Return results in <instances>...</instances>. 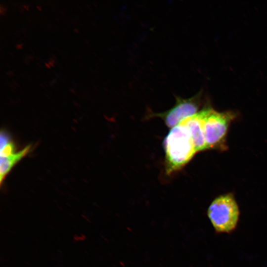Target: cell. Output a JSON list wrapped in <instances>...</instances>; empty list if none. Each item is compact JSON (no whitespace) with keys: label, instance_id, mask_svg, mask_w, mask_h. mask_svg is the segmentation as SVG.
Wrapping results in <instances>:
<instances>
[{"label":"cell","instance_id":"1","mask_svg":"<svg viewBox=\"0 0 267 267\" xmlns=\"http://www.w3.org/2000/svg\"><path fill=\"white\" fill-rule=\"evenodd\" d=\"M164 146L168 175L180 170L197 152L190 132L182 123L171 129L164 140Z\"/></svg>","mask_w":267,"mask_h":267},{"label":"cell","instance_id":"2","mask_svg":"<svg viewBox=\"0 0 267 267\" xmlns=\"http://www.w3.org/2000/svg\"><path fill=\"white\" fill-rule=\"evenodd\" d=\"M239 209L232 194L219 196L210 205L207 215L218 233H230L234 230L239 218Z\"/></svg>","mask_w":267,"mask_h":267},{"label":"cell","instance_id":"3","mask_svg":"<svg viewBox=\"0 0 267 267\" xmlns=\"http://www.w3.org/2000/svg\"><path fill=\"white\" fill-rule=\"evenodd\" d=\"M234 118L230 112H218L210 108L204 121L207 149L222 147L228 128Z\"/></svg>","mask_w":267,"mask_h":267},{"label":"cell","instance_id":"4","mask_svg":"<svg viewBox=\"0 0 267 267\" xmlns=\"http://www.w3.org/2000/svg\"><path fill=\"white\" fill-rule=\"evenodd\" d=\"M201 96V92L188 98L176 96V103L172 108L161 113L149 112V117H159L168 127L173 128L198 112Z\"/></svg>","mask_w":267,"mask_h":267},{"label":"cell","instance_id":"5","mask_svg":"<svg viewBox=\"0 0 267 267\" xmlns=\"http://www.w3.org/2000/svg\"><path fill=\"white\" fill-rule=\"evenodd\" d=\"M209 109L210 107L204 108L181 122L188 129L196 152L207 149L204 121Z\"/></svg>","mask_w":267,"mask_h":267},{"label":"cell","instance_id":"6","mask_svg":"<svg viewBox=\"0 0 267 267\" xmlns=\"http://www.w3.org/2000/svg\"><path fill=\"white\" fill-rule=\"evenodd\" d=\"M32 145L26 146L22 150L4 158H0V182L1 183L12 168L31 151Z\"/></svg>","mask_w":267,"mask_h":267},{"label":"cell","instance_id":"7","mask_svg":"<svg viewBox=\"0 0 267 267\" xmlns=\"http://www.w3.org/2000/svg\"><path fill=\"white\" fill-rule=\"evenodd\" d=\"M15 145L12 142L9 141L4 145L0 147V158L7 157L15 152Z\"/></svg>","mask_w":267,"mask_h":267}]
</instances>
